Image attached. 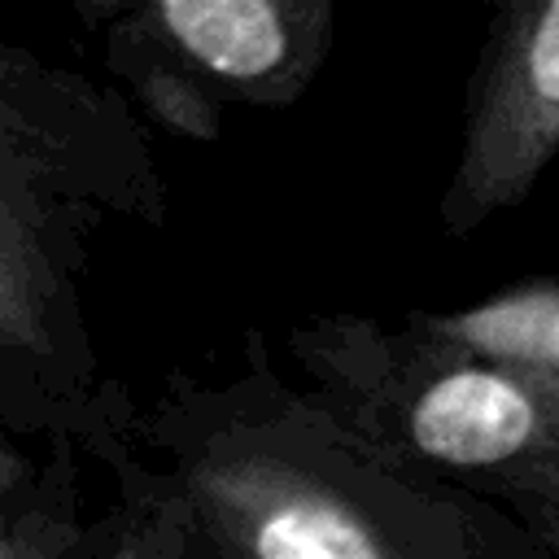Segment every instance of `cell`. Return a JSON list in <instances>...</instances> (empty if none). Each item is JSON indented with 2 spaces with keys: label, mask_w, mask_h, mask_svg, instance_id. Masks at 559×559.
<instances>
[{
  "label": "cell",
  "mask_w": 559,
  "mask_h": 559,
  "mask_svg": "<svg viewBox=\"0 0 559 559\" xmlns=\"http://www.w3.org/2000/svg\"><path fill=\"white\" fill-rule=\"evenodd\" d=\"M87 459L218 559H555L502 507L393 459L284 380L258 328L231 376L166 371Z\"/></svg>",
  "instance_id": "6da1fadb"
},
{
  "label": "cell",
  "mask_w": 559,
  "mask_h": 559,
  "mask_svg": "<svg viewBox=\"0 0 559 559\" xmlns=\"http://www.w3.org/2000/svg\"><path fill=\"white\" fill-rule=\"evenodd\" d=\"M166 210L157 157L127 96L0 39V358L26 389L44 441H74L83 459L135 406L92 341V245L114 218L157 231Z\"/></svg>",
  "instance_id": "7a4b0ae2"
},
{
  "label": "cell",
  "mask_w": 559,
  "mask_h": 559,
  "mask_svg": "<svg viewBox=\"0 0 559 559\" xmlns=\"http://www.w3.org/2000/svg\"><path fill=\"white\" fill-rule=\"evenodd\" d=\"M284 354L367 441L502 507L559 559V419L524 380L411 319L349 310L293 323Z\"/></svg>",
  "instance_id": "3957f363"
},
{
  "label": "cell",
  "mask_w": 559,
  "mask_h": 559,
  "mask_svg": "<svg viewBox=\"0 0 559 559\" xmlns=\"http://www.w3.org/2000/svg\"><path fill=\"white\" fill-rule=\"evenodd\" d=\"M96 44L148 52L231 109H293L336 44L332 0H83Z\"/></svg>",
  "instance_id": "277c9868"
},
{
  "label": "cell",
  "mask_w": 559,
  "mask_h": 559,
  "mask_svg": "<svg viewBox=\"0 0 559 559\" xmlns=\"http://www.w3.org/2000/svg\"><path fill=\"white\" fill-rule=\"evenodd\" d=\"M559 153V0L493 9L467 79L463 135L437 201L445 236H472L524 205Z\"/></svg>",
  "instance_id": "5b68a950"
},
{
  "label": "cell",
  "mask_w": 559,
  "mask_h": 559,
  "mask_svg": "<svg viewBox=\"0 0 559 559\" xmlns=\"http://www.w3.org/2000/svg\"><path fill=\"white\" fill-rule=\"evenodd\" d=\"M428 336L489 358L524 380L559 419V280L533 275L459 310H411Z\"/></svg>",
  "instance_id": "8992f818"
},
{
  "label": "cell",
  "mask_w": 559,
  "mask_h": 559,
  "mask_svg": "<svg viewBox=\"0 0 559 559\" xmlns=\"http://www.w3.org/2000/svg\"><path fill=\"white\" fill-rule=\"evenodd\" d=\"M96 520L83 515V450L48 441L39 472L0 498V559H92Z\"/></svg>",
  "instance_id": "52a82bcc"
},
{
  "label": "cell",
  "mask_w": 559,
  "mask_h": 559,
  "mask_svg": "<svg viewBox=\"0 0 559 559\" xmlns=\"http://www.w3.org/2000/svg\"><path fill=\"white\" fill-rule=\"evenodd\" d=\"M92 559H218L201 546H192L162 511L114 493L109 511L96 520Z\"/></svg>",
  "instance_id": "ba28073f"
},
{
  "label": "cell",
  "mask_w": 559,
  "mask_h": 559,
  "mask_svg": "<svg viewBox=\"0 0 559 559\" xmlns=\"http://www.w3.org/2000/svg\"><path fill=\"white\" fill-rule=\"evenodd\" d=\"M0 424H4L9 432L44 437V428H39V415H35V406H31L26 389L17 384V376L9 371V362H4V358H0Z\"/></svg>",
  "instance_id": "9c48e42d"
},
{
  "label": "cell",
  "mask_w": 559,
  "mask_h": 559,
  "mask_svg": "<svg viewBox=\"0 0 559 559\" xmlns=\"http://www.w3.org/2000/svg\"><path fill=\"white\" fill-rule=\"evenodd\" d=\"M35 472H39V459L26 454V450L13 441V432L0 424V498L13 493V489H22Z\"/></svg>",
  "instance_id": "30bf717a"
}]
</instances>
